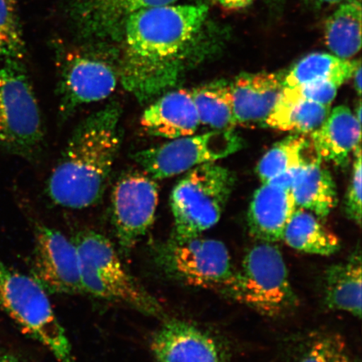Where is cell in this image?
I'll return each instance as SVG.
<instances>
[{"label":"cell","mask_w":362,"mask_h":362,"mask_svg":"<svg viewBox=\"0 0 362 362\" xmlns=\"http://www.w3.org/2000/svg\"><path fill=\"white\" fill-rule=\"evenodd\" d=\"M352 76H354V84L355 88L357 94L361 96V62L359 64L357 65L356 70L354 71V74Z\"/></svg>","instance_id":"obj_32"},{"label":"cell","mask_w":362,"mask_h":362,"mask_svg":"<svg viewBox=\"0 0 362 362\" xmlns=\"http://www.w3.org/2000/svg\"><path fill=\"white\" fill-rule=\"evenodd\" d=\"M25 43L16 0H0V62L23 61Z\"/></svg>","instance_id":"obj_27"},{"label":"cell","mask_w":362,"mask_h":362,"mask_svg":"<svg viewBox=\"0 0 362 362\" xmlns=\"http://www.w3.org/2000/svg\"><path fill=\"white\" fill-rule=\"evenodd\" d=\"M158 262L167 274L180 282L225 293L237 270L225 244L202 235L187 239L172 238L160 248Z\"/></svg>","instance_id":"obj_8"},{"label":"cell","mask_w":362,"mask_h":362,"mask_svg":"<svg viewBox=\"0 0 362 362\" xmlns=\"http://www.w3.org/2000/svg\"><path fill=\"white\" fill-rule=\"evenodd\" d=\"M177 0H83L81 19L90 33L99 36L122 35L130 16L146 8L168 6Z\"/></svg>","instance_id":"obj_20"},{"label":"cell","mask_w":362,"mask_h":362,"mask_svg":"<svg viewBox=\"0 0 362 362\" xmlns=\"http://www.w3.org/2000/svg\"><path fill=\"white\" fill-rule=\"evenodd\" d=\"M0 362H21L19 360H17L16 357L11 356H4L0 357Z\"/></svg>","instance_id":"obj_33"},{"label":"cell","mask_w":362,"mask_h":362,"mask_svg":"<svg viewBox=\"0 0 362 362\" xmlns=\"http://www.w3.org/2000/svg\"><path fill=\"white\" fill-rule=\"evenodd\" d=\"M352 175L346 194L345 210L351 220L357 225L361 223V148L356 149Z\"/></svg>","instance_id":"obj_30"},{"label":"cell","mask_w":362,"mask_h":362,"mask_svg":"<svg viewBox=\"0 0 362 362\" xmlns=\"http://www.w3.org/2000/svg\"><path fill=\"white\" fill-rule=\"evenodd\" d=\"M329 112V105L289 96L283 92L266 119L265 126L298 134H311L324 123Z\"/></svg>","instance_id":"obj_22"},{"label":"cell","mask_w":362,"mask_h":362,"mask_svg":"<svg viewBox=\"0 0 362 362\" xmlns=\"http://www.w3.org/2000/svg\"><path fill=\"white\" fill-rule=\"evenodd\" d=\"M120 119L112 101L76 126L48 180L54 203L84 209L101 200L121 146Z\"/></svg>","instance_id":"obj_2"},{"label":"cell","mask_w":362,"mask_h":362,"mask_svg":"<svg viewBox=\"0 0 362 362\" xmlns=\"http://www.w3.org/2000/svg\"><path fill=\"white\" fill-rule=\"evenodd\" d=\"M322 221L312 212L297 207L284 229L281 241L308 255L332 256L341 249V241Z\"/></svg>","instance_id":"obj_21"},{"label":"cell","mask_w":362,"mask_h":362,"mask_svg":"<svg viewBox=\"0 0 362 362\" xmlns=\"http://www.w3.org/2000/svg\"><path fill=\"white\" fill-rule=\"evenodd\" d=\"M0 66V146L22 158L40 151L44 133L42 115L23 61Z\"/></svg>","instance_id":"obj_7"},{"label":"cell","mask_w":362,"mask_h":362,"mask_svg":"<svg viewBox=\"0 0 362 362\" xmlns=\"http://www.w3.org/2000/svg\"><path fill=\"white\" fill-rule=\"evenodd\" d=\"M158 187L144 171H130L117 181L112 193V219L117 241L125 253L151 229L156 214Z\"/></svg>","instance_id":"obj_11"},{"label":"cell","mask_w":362,"mask_h":362,"mask_svg":"<svg viewBox=\"0 0 362 362\" xmlns=\"http://www.w3.org/2000/svg\"><path fill=\"white\" fill-rule=\"evenodd\" d=\"M226 293L269 316L287 313L298 304L286 262L274 243L260 241L248 249Z\"/></svg>","instance_id":"obj_6"},{"label":"cell","mask_w":362,"mask_h":362,"mask_svg":"<svg viewBox=\"0 0 362 362\" xmlns=\"http://www.w3.org/2000/svg\"><path fill=\"white\" fill-rule=\"evenodd\" d=\"M207 13L205 4H172L139 11L126 21L119 81L139 102L155 100L182 79Z\"/></svg>","instance_id":"obj_1"},{"label":"cell","mask_w":362,"mask_h":362,"mask_svg":"<svg viewBox=\"0 0 362 362\" xmlns=\"http://www.w3.org/2000/svg\"><path fill=\"white\" fill-rule=\"evenodd\" d=\"M61 66L58 95L63 116L110 97L119 81V61L104 52H70Z\"/></svg>","instance_id":"obj_10"},{"label":"cell","mask_w":362,"mask_h":362,"mask_svg":"<svg viewBox=\"0 0 362 362\" xmlns=\"http://www.w3.org/2000/svg\"><path fill=\"white\" fill-rule=\"evenodd\" d=\"M296 209L291 189L272 182L262 183L249 206V230L262 242L281 241L284 229Z\"/></svg>","instance_id":"obj_16"},{"label":"cell","mask_w":362,"mask_h":362,"mask_svg":"<svg viewBox=\"0 0 362 362\" xmlns=\"http://www.w3.org/2000/svg\"><path fill=\"white\" fill-rule=\"evenodd\" d=\"M74 243L79 255L84 293L119 302L144 315H162V307L135 281L110 240L93 230H83L76 235Z\"/></svg>","instance_id":"obj_3"},{"label":"cell","mask_w":362,"mask_h":362,"mask_svg":"<svg viewBox=\"0 0 362 362\" xmlns=\"http://www.w3.org/2000/svg\"><path fill=\"white\" fill-rule=\"evenodd\" d=\"M243 146L234 130H212L189 135L136 153L134 160L156 180L183 174L199 165L214 163L237 153Z\"/></svg>","instance_id":"obj_9"},{"label":"cell","mask_w":362,"mask_h":362,"mask_svg":"<svg viewBox=\"0 0 362 362\" xmlns=\"http://www.w3.org/2000/svg\"><path fill=\"white\" fill-rule=\"evenodd\" d=\"M357 120H358L360 122V123H361V102L359 103L358 105H357V107H356V111H355V113H354Z\"/></svg>","instance_id":"obj_35"},{"label":"cell","mask_w":362,"mask_h":362,"mask_svg":"<svg viewBox=\"0 0 362 362\" xmlns=\"http://www.w3.org/2000/svg\"><path fill=\"white\" fill-rule=\"evenodd\" d=\"M325 303L329 310L361 316L362 267L360 249L346 261L329 267L325 276Z\"/></svg>","instance_id":"obj_19"},{"label":"cell","mask_w":362,"mask_h":362,"mask_svg":"<svg viewBox=\"0 0 362 362\" xmlns=\"http://www.w3.org/2000/svg\"><path fill=\"white\" fill-rule=\"evenodd\" d=\"M144 112L140 124L149 134L168 139L193 135L200 126L191 90L166 92Z\"/></svg>","instance_id":"obj_15"},{"label":"cell","mask_w":362,"mask_h":362,"mask_svg":"<svg viewBox=\"0 0 362 362\" xmlns=\"http://www.w3.org/2000/svg\"><path fill=\"white\" fill-rule=\"evenodd\" d=\"M312 1L322 4H337L343 1V0H312Z\"/></svg>","instance_id":"obj_34"},{"label":"cell","mask_w":362,"mask_h":362,"mask_svg":"<svg viewBox=\"0 0 362 362\" xmlns=\"http://www.w3.org/2000/svg\"><path fill=\"white\" fill-rule=\"evenodd\" d=\"M191 90L201 124L214 130H234L232 87L228 81H211Z\"/></svg>","instance_id":"obj_24"},{"label":"cell","mask_w":362,"mask_h":362,"mask_svg":"<svg viewBox=\"0 0 362 362\" xmlns=\"http://www.w3.org/2000/svg\"><path fill=\"white\" fill-rule=\"evenodd\" d=\"M361 123L349 107L341 105L330 111L324 123L310 134V142L321 161L344 166L361 146Z\"/></svg>","instance_id":"obj_17"},{"label":"cell","mask_w":362,"mask_h":362,"mask_svg":"<svg viewBox=\"0 0 362 362\" xmlns=\"http://www.w3.org/2000/svg\"><path fill=\"white\" fill-rule=\"evenodd\" d=\"M291 192L298 208L312 212L321 221L327 219L337 206L336 184L329 171L316 156L300 166Z\"/></svg>","instance_id":"obj_18"},{"label":"cell","mask_w":362,"mask_h":362,"mask_svg":"<svg viewBox=\"0 0 362 362\" xmlns=\"http://www.w3.org/2000/svg\"><path fill=\"white\" fill-rule=\"evenodd\" d=\"M310 146L309 140L305 136L298 134L288 136L276 143L257 164V174L262 182H269L285 172L296 169L316 156H306Z\"/></svg>","instance_id":"obj_26"},{"label":"cell","mask_w":362,"mask_h":362,"mask_svg":"<svg viewBox=\"0 0 362 362\" xmlns=\"http://www.w3.org/2000/svg\"><path fill=\"white\" fill-rule=\"evenodd\" d=\"M224 7L228 8H238L248 6L252 0H218Z\"/></svg>","instance_id":"obj_31"},{"label":"cell","mask_w":362,"mask_h":362,"mask_svg":"<svg viewBox=\"0 0 362 362\" xmlns=\"http://www.w3.org/2000/svg\"><path fill=\"white\" fill-rule=\"evenodd\" d=\"M151 349L158 362H228L214 337L181 320L163 325L152 339Z\"/></svg>","instance_id":"obj_13"},{"label":"cell","mask_w":362,"mask_h":362,"mask_svg":"<svg viewBox=\"0 0 362 362\" xmlns=\"http://www.w3.org/2000/svg\"><path fill=\"white\" fill-rule=\"evenodd\" d=\"M0 306L60 362H75L64 328L54 311L47 292L34 277L19 273L0 259Z\"/></svg>","instance_id":"obj_4"},{"label":"cell","mask_w":362,"mask_h":362,"mask_svg":"<svg viewBox=\"0 0 362 362\" xmlns=\"http://www.w3.org/2000/svg\"><path fill=\"white\" fill-rule=\"evenodd\" d=\"M33 271L34 278L47 292L84 293L78 248L57 230L45 226L36 228Z\"/></svg>","instance_id":"obj_12"},{"label":"cell","mask_w":362,"mask_h":362,"mask_svg":"<svg viewBox=\"0 0 362 362\" xmlns=\"http://www.w3.org/2000/svg\"><path fill=\"white\" fill-rule=\"evenodd\" d=\"M235 185L233 172L207 163L194 167L172 191L175 239L201 236L218 223Z\"/></svg>","instance_id":"obj_5"},{"label":"cell","mask_w":362,"mask_h":362,"mask_svg":"<svg viewBox=\"0 0 362 362\" xmlns=\"http://www.w3.org/2000/svg\"><path fill=\"white\" fill-rule=\"evenodd\" d=\"M341 84L332 80L311 81L293 88H284L283 92L294 98L332 105Z\"/></svg>","instance_id":"obj_29"},{"label":"cell","mask_w":362,"mask_h":362,"mask_svg":"<svg viewBox=\"0 0 362 362\" xmlns=\"http://www.w3.org/2000/svg\"><path fill=\"white\" fill-rule=\"evenodd\" d=\"M325 43L339 58L349 60L361 47V0H349L341 4L325 24Z\"/></svg>","instance_id":"obj_23"},{"label":"cell","mask_w":362,"mask_h":362,"mask_svg":"<svg viewBox=\"0 0 362 362\" xmlns=\"http://www.w3.org/2000/svg\"><path fill=\"white\" fill-rule=\"evenodd\" d=\"M298 362L355 361L341 337L327 334L312 342Z\"/></svg>","instance_id":"obj_28"},{"label":"cell","mask_w":362,"mask_h":362,"mask_svg":"<svg viewBox=\"0 0 362 362\" xmlns=\"http://www.w3.org/2000/svg\"><path fill=\"white\" fill-rule=\"evenodd\" d=\"M284 76L275 72L243 74L230 83L238 125H265L266 119L281 97Z\"/></svg>","instance_id":"obj_14"},{"label":"cell","mask_w":362,"mask_h":362,"mask_svg":"<svg viewBox=\"0 0 362 362\" xmlns=\"http://www.w3.org/2000/svg\"><path fill=\"white\" fill-rule=\"evenodd\" d=\"M360 61L344 60L327 53H313L294 65L284 76V88H293L311 81L332 80L341 85L352 78Z\"/></svg>","instance_id":"obj_25"}]
</instances>
